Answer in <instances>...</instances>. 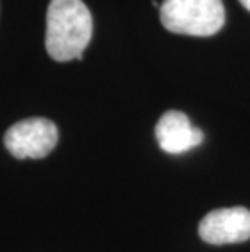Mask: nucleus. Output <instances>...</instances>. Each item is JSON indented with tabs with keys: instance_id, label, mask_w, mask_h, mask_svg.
I'll list each match as a JSON object with an SVG mask.
<instances>
[{
	"instance_id": "nucleus-1",
	"label": "nucleus",
	"mask_w": 250,
	"mask_h": 252,
	"mask_svg": "<svg viewBox=\"0 0 250 252\" xmlns=\"http://www.w3.org/2000/svg\"><path fill=\"white\" fill-rule=\"evenodd\" d=\"M93 36V18L82 0H51L47 8L46 49L54 61L82 59Z\"/></svg>"
},
{
	"instance_id": "nucleus-2",
	"label": "nucleus",
	"mask_w": 250,
	"mask_h": 252,
	"mask_svg": "<svg viewBox=\"0 0 250 252\" xmlns=\"http://www.w3.org/2000/svg\"><path fill=\"white\" fill-rule=\"evenodd\" d=\"M159 18L171 33L211 36L224 26L226 13L222 0H164Z\"/></svg>"
},
{
	"instance_id": "nucleus-3",
	"label": "nucleus",
	"mask_w": 250,
	"mask_h": 252,
	"mask_svg": "<svg viewBox=\"0 0 250 252\" xmlns=\"http://www.w3.org/2000/svg\"><path fill=\"white\" fill-rule=\"evenodd\" d=\"M58 130L56 124L44 117L20 121L5 132L3 143L15 158H44L56 148Z\"/></svg>"
},
{
	"instance_id": "nucleus-4",
	"label": "nucleus",
	"mask_w": 250,
	"mask_h": 252,
	"mask_svg": "<svg viewBox=\"0 0 250 252\" xmlns=\"http://www.w3.org/2000/svg\"><path fill=\"white\" fill-rule=\"evenodd\" d=\"M200 238L208 244H236L250 239V212L244 207L213 210L198 224Z\"/></svg>"
},
{
	"instance_id": "nucleus-5",
	"label": "nucleus",
	"mask_w": 250,
	"mask_h": 252,
	"mask_svg": "<svg viewBox=\"0 0 250 252\" xmlns=\"http://www.w3.org/2000/svg\"><path fill=\"white\" fill-rule=\"evenodd\" d=\"M156 140L166 153L180 155L189 150L198 147L203 142V132L192 126V122L184 112L180 111H167L158 121Z\"/></svg>"
},
{
	"instance_id": "nucleus-6",
	"label": "nucleus",
	"mask_w": 250,
	"mask_h": 252,
	"mask_svg": "<svg viewBox=\"0 0 250 252\" xmlns=\"http://www.w3.org/2000/svg\"><path fill=\"white\" fill-rule=\"evenodd\" d=\"M239 2H241V3L244 5V7H246V8L249 10V12H250V0H239Z\"/></svg>"
}]
</instances>
